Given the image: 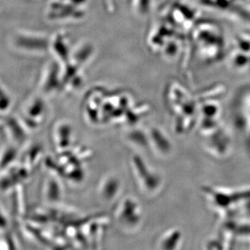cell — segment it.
I'll return each mask as SVG.
<instances>
[{
  "label": "cell",
  "instance_id": "6da1fadb",
  "mask_svg": "<svg viewBox=\"0 0 250 250\" xmlns=\"http://www.w3.org/2000/svg\"><path fill=\"white\" fill-rule=\"evenodd\" d=\"M202 194L220 220L250 218V187L204 186Z\"/></svg>",
  "mask_w": 250,
  "mask_h": 250
},
{
  "label": "cell",
  "instance_id": "7a4b0ae2",
  "mask_svg": "<svg viewBox=\"0 0 250 250\" xmlns=\"http://www.w3.org/2000/svg\"><path fill=\"white\" fill-rule=\"evenodd\" d=\"M218 239L223 250H250V218L220 220Z\"/></svg>",
  "mask_w": 250,
  "mask_h": 250
},
{
  "label": "cell",
  "instance_id": "3957f363",
  "mask_svg": "<svg viewBox=\"0 0 250 250\" xmlns=\"http://www.w3.org/2000/svg\"><path fill=\"white\" fill-rule=\"evenodd\" d=\"M206 152L215 159H223L231 153L232 143L229 134L224 126L214 132L201 138Z\"/></svg>",
  "mask_w": 250,
  "mask_h": 250
},
{
  "label": "cell",
  "instance_id": "277c9868",
  "mask_svg": "<svg viewBox=\"0 0 250 250\" xmlns=\"http://www.w3.org/2000/svg\"><path fill=\"white\" fill-rule=\"evenodd\" d=\"M233 122L237 129L247 138L250 135V98L242 97L237 101L233 111Z\"/></svg>",
  "mask_w": 250,
  "mask_h": 250
},
{
  "label": "cell",
  "instance_id": "5b68a950",
  "mask_svg": "<svg viewBox=\"0 0 250 250\" xmlns=\"http://www.w3.org/2000/svg\"><path fill=\"white\" fill-rule=\"evenodd\" d=\"M183 241V235L178 229H171L167 230L159 241L160 249L178 250L181 248Z\"/></svg>",
  "mask_w": 250,
  "mask_h": 250
}]
</instances>
